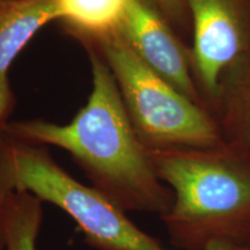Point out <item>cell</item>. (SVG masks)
I'll list each match as a JSON object with an SVG mask.
<instances>
[{
  "label": "cell",
  "mask_w": 250,
  "mask_h": 250,
  "mask_svg": "<svg viewBox=\"0 0 250 250\" xmlns=\"http://www.w3.org/2000/svg\"><path fill=\"white\" fill-rule=\"evenodd\" d=\"M4 133V132H2ZM5 173L12 191L28 192L70 215L96 250H166L108 197L72 177L44 146L4 133Z\"/></svg>",
  "instance_id": "4"
},
{
  "label": "cell",
  "mask_w": 250,
  "mask_h": 250,
  "mask_svg": "<svg viewBox=\"0 0 250 250\" xmlns=\"http://www.w3.org/2000/svg\"><path fill=\"white\" fill-rule=\"evenodd\" d=\"M42 223V202L28 192H12L6 204L2 226L4 250H36Z\"/></svg>",
  "instance_id": "10"
},
{
  "label": "cell",
  "mask_w": 250,
  "mask_h": 250,
  "mask_svg": "<svg viewBox=\"0 0 250 250\" xmlns=\"http://www.w3.org/2000/svg\"><path fill=\"white\" fill-rule=\"evenodd\" d=\"M149 1L165 18V20L170 24L180 39L184 43H186V40H189L190 44L191 17H190L188 0H149Z\"/></svg>",
  "instance_id": "11"
},
{
  "label": "cell",
  "mask_w": 250,
  "mask_h": 250,
  "mask_svg": "<svg viewBox=\"0 0 250 250\" xmlns=\"http://www.w3.org/2000/svg\"><path fill=\"white\" fill-rule=\"evenodd\" d=\"M204 250H246V248L234 245L232 242L223 241V240H214V241L208 243Z\"/></svg>",
  "instance_id": "13"
},
{
  "label": "cell",
  "mask_w": 250,
  "mask_h": 250,
  "mask_svg": "<svg viewBox=\"0 0 250 250\" xmlns=\"http://www.w3.org/2000/svg\"><path fill=\"white\" fill-rule=\"evenodd\" d=\"M0 250H4V248H0Z\"/></svg>",
  "instance_id": "15"
},
{
  "label": "cell",
  "mask_w": 250,
  "mask_h": 250,
  "mask_svg": "<svg viewBox=\"0 0 250 250\" xmlns=\"http://www.w3.org/2000/svg\"><path fill=\"white\" fill-rule=\"evenodd\" d=\"M155 173L173 192L161 215L170 243L204 250L214 240L250 246V152L223 142L205 148L148 149Z\"/></svg>",
  "instance_id": "2"
},
{
  "label": "cell",
  "mask_w": 250,
  "mask_h": 250,
  "mask_svg": "<svg viewBox=\"0 0 250 250\" xmlns=\"http://www.w3.org/2000/svg\"><path fill=\"white\" fill-rule=\"evenodd\" d=\"M192 74L211 111L228 68L250 55V0H188Z\"/></svg>",
  "instance_id": "5"
},
{
  "label": "cell",
  "mask_w": 250,
  "mask_h": 250,
  "mask_svg": "<svg viewBox=\"0 0 250 250\" xmlns=\"http://www.w3.org/2000/svg\"><path fill=\"white\" fill-rule=\"evenodd\" d=\"M246 250H250V246H249V247H247Z\"/></svg>",
  "instance_id": "14"
},
{
  "label": "cell",
  "mask_w": 250,
  "mask_h": 250,
  "mask_svg": "<svg viewBox=\"0 0 250 250\" xmlns=\"http://www.w3.org/2000/svg\"><path fill=\"white\" fill-rule=\"evenodd\" d=\"M211 112L224 142L250 152V55L225 72Z\"/></svg>",
  "instance_id": "8"
},
{
  "label": "cell",
  "mask_w": 250,
  "mask_h": 250,
  "mask_svg": "<svg viewBox=\"0 0 250 250\" xmlns=\"http://www.w3.org/2000/svg\"><path fill=\"white\" fill-rule=\"evenodd\" d=\"M4 140V133H2L1 127H0V248H4V242H2V226H4L6 204H7L9 195L13 192L11 187H9L5 173Z\"/></svg>",
  "instance_id": "12"
},
{
  "label": "cell",
  "mask_w": 250,
  "mask_h": 250,
  "mask_svg": "<svg viewBox=\"0 0 250 250\" xmlns=\"http://www.w3.org/2000/svg\"><path fill=\"white\" fill-rule=\"evenodd\" d=\"M114 31L151 70L205 107L192 74L189 48L149 0H130Z\"/></svg>",
  "instance_id": "6"
},
{
  "label": "cell",
  "mask_w": 250,
  "mask_h": 250,
  "mask_svg": "<svg viewBox=\"0 0 250 250\" xmlns=\"http://www.w3.org/2000/svg\"><path fill=\"white\" fill-rule=\"evenodd\" d=\"M93 87L88 101L70 123L23 121L5 124L11 138L68 152L93 187L122 210L164 215L173 192L159 179L147 147L134 130L115 78L89 46Z\"/></svg>",
  "instance_id": "1"
},
{
  "label": "cell",
  "mask_w": 250,
  "mask_h": 250,
  "mask_svg": "<svg viewBox=\"0 0 250 250\" xmlns=\"http://www.w3.org/2000/svg\"><path fill=\"white\" fill-rule=\"evenodd\" d=\"M58 19L86 36L116 30L130 0H55Z\"/></svg>",
  "instance_id": "9"
},
{
  "label": "cell",
  "mask_w": 250,
  "mask_h": 250,
  "mask_svg": "<svg viewBox=\"0 0 250 250\" xmlns=\"http://www.w3.org/2000/svg\"><path fill=\"white\" fill-rule=\"evenodd\" d=\"M55 0H0V127L12 107L8 72L41 28L57 20Z\"/></svg>",
  "instance_id": "7"
},
{
  "label": "cell",
  "mask_w": 250,
  "mask_h": 250,
  "mask_svg": "<svg viewBox=\"0 0 250 250\" xmlns=\"http://www.w3.org/2000/svg\"><path fill=\"white\" fill-rule=\"evenodd\" d=\"M83 36L98 43L147 149L205 148L224 142L212 112L151 70L116 31Z\"/></svg>",
  "instance_id": "3"
}]
</instances>
